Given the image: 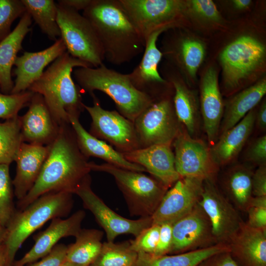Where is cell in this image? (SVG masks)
<instances>
[{
  "label": "cell",
  "mask_w": 266,
  "mask_h": 266,
  "mask_svg": "<svg viewBox=\"0 0 266 266\" xmlns=\"http://www.w3.org/2000/svg\"><path fill=\"white\" fill-rule=\"evenodd\" d=\"M39 176L26 196L17 202L22 210L41 196L50 192L73 194L91 177L89 162L80 150L70 124L60 126Z\"/></svg>",
  "instance_id": "cell-1"
},
{
  "label": "cell",
  "mask_w": 266,
  "mask_h": 266,
  "mask_svg": "<svg viewBox=\"0 0 266 266\" xmlns=\"http://www.w3.org/2000/svg\"><path fill=\"white\" fill-rule=\"evenodd\" d=\"M82 15L91 24L109 63H129L144 50V41L119 0H92Z\"/></svg>",
  "instance_id": "cell-2"
},
{
  "label": "cell",
  "mask_w": 266,
  "mask_h": 266,
  "mask_svg": "<svg viewBox=\"0 0 266 266\" xmlns=\"http://www.w3.org/2000/svg\"><path fill=\"white\" fill-rule=\"evenodd\" d=\"M80 67H92L66 51L53 61L28 90L43 97L59 126L69 124L70 117L79 118L85 109L80 92L72 77L73 68Z\"/></svg>",
  "instance_id": "cell-3"
},
{
  "label": "cell",
  "mask_w": 266,
  "mask_h": 266,
  "mask_svg": "<svg viewBox=\"0 0 266 266\" xmlns=\"http://www.w3.org/2000/svg\"><path fill=\"white\" fill-rule=\"evenodd\" d=\"M72 194L50 192L43 195L22 210H16L6 227L3 244L6 266H12L17 252L26 239L49 220L67 216L73 205Z\"/></svg>",
  "instance_id": "cell-4"
},
{
  "label": "cell",
  "mask_w": 266,
  "mask_h": 266,
  "mask_svg": "<svg viewBox=\"0 0 266 266\" xmlns=\"http://www.w3.org/2000/svg\"><path fill=\"white\" fill-rule=\"evenodd\" d=\"M73 73L82 90L90 94L95 90L106 94L120 113L133 122L154 100L137 90L127 74L109 68L103 64L97 67H77Z\"/></svg>",
  "instance_id": "cell-5"
},
{
  "label": "cell",
  "mask_w": 266,
  "mask_h": 266,
  "mask_svg": "<svg viewBox=\"0 0 266 266\" xmlns=\"http://www.w3.org/2000/svg\"><path fill=\"white\" fill-rule=\"evenodd\" d=\"M91 170L111 175L122 192L131 215L152 217L168 190L154 177L107 163L89 162Z\"/></svg>",
  "instance_id": "cell-6"
},
{
  "label": "cell",
  "mask_w": 266,
  "mask_h": 266,
  "mask_svg": "<svg viewBox=\"0 0 266 266\" xmlns=\"http://www.w3.org/2000/svg\"><path fill=\"white\" fill-rule=\"evenodd\" d=\"M57 22L66 51L73 57L97 67L104 53L91 24L78 11L57 3Z\"/></svg>",
  "instance_id": "cell-7"
},
{
  "label": "cell",
  "mask_w": 266,
  "mask_h": 266,
  "mask_svg": "<svg viewBox=\"0 0 266 266\" xmlns=\"http://www.w3.org/2000/svg\"><path fill=\"white\" fill-rule=\"evenodd\" d=\"M265 59V46L252 36L242 35L231 42L220 56L226 90L230 93L237 90L261 69Z\"/></svg>",
  "instance_id": "cell-8"
},
{
  "label": "cell",
  "mask_w": 266,
  "mask_h": 266,
  "mask_svg": "<svg viewBox=\"0 0 266 266\" xmlns=\"http://www.w3.org/2000/svg\"><path fill=\"white\" fill-rule=\"evenodd\" d=\"M133 123L140 148L159 144L171 146L181 126L173 100L168 97L154 99Z\"/></svg>",
  "instance_id": "cell-9"
},
{
  "label": "cell",
  "mask_w": 266,
  "mask_h": 266,
  "mask_svg": "<svg viewBox=\"0 0 266 266\" xmlns=\"http://www.w3.org/2000/svg\"><path fill=\"white\" fill-rule=\"evenodd\" d=\"M145 42L150 35L163 28L175 26L187 9L180 0H119Z\"/></svg>",
  "instance_id": "cell-10"
},
{
  "label": "cell",
  "mask_w": 266,
  "mask_h": 266,
  "mask_svg": "<svg viewBox=\"0 0 266 266\" xmlns=\"http://www.w3.org/2000/svg\"><path fill=\"white\" fill-rule=\"evenodd\" d=\"M175 166L180 177L216 180L219 167L212 158L210 146L202 140L189 135L181 124L172 142Z\"/></svg>",
  "instance_id": "cell-11"
},
{
  "label": "cell",
  "mask_w": 266,
  "mask_h": 266,
  "mask_svg": "<svg viewBox=\"0 0 266 266\" xmlns=\"http://www.w3.org/2000/svg\"><path fill=\"white\" fill-rule=\"evenodd\" d=\"M92 106L84 105L92 119L90 133L124 153L140 148L133 123L116 111L103 109L94 93Z\"/></svg>",
  "instance_id": "cell-12"
},
{
  "label": "cell",
  "mask_w": 266,
  "mask_h": 266,
  "mask_svg": "<svg viewBox=\"0 0 266 266\" xmlns=\"http://www.w3.org/2000/svg\"><path fill=\"white\" fill-rule=\"evenodd\" d=\"M199 203L209 219L216 243L228 244L244 221L239 211L219 188L216 180L203 181Z\"/></svg>",
  "instance_id": "cell-13"
},
{
  "label": "cell",
  "mask_w": 266,
  "mask_h": 266,
  "mask_svg": "<svg viewBox=\"0 0 266 266\" xmlns=\"http://www.w3.org/2000/svg\"><path fill=\"white\" fill-rule=\"evenodd\" d=\"M91 177L77 189L75 194L82 200L83 206L94 216L106 233L107 241L114 242L122 234L137 236L144 229L152 225L151 217L131 220L123 217L112 210L92 190Z\"/></svg>",
  "instance_id": "cell-14"
},
{
  "label": "cell",
  "mask_w": 266,
  "mask_h": 266,
  "mask_svg": "<svg viewBox=\"0 0 266 266\" xmlns=\"http://www.w3.org/2000/svg\"><path fill=\"white\" fill-rule=\"evenodd\" d=\"M172 239L169 254H177L216 244L211 223L198 203L187 214L172 225Z\"/></svg>",
  "instance_id": "cell-15"
},
{
  "label": "cell",
  "mask_w": 266,
  "mask_h": 266,
  "mask_svg": "<svg viewBox=\"0 0 266 266\" xmlns=\"http://www.w3.org/2000/svg\"><path fill=\"white\" fill-rule=\"evenodd\" d=\"M203 180L180 177L168 190L152 216V225H172L190 212L199 203Z\"/></svg>",
  "instance_id": "cell-16"
},
{
  "label": "cell",
  "mask_w": 266,
  "mask_h": 266,
  "mask_svg": "<svg viewBox=\"0 0 266 266\" xmlns=\"http://www.w3.org/2000/svg\"><path fill=\"white\" fill-rule=\"evenodd\" d=\"M85 215L84 210H79L66 219L51 220L47 229L35 236L32 248L21 259L15 261L12 266H26L33 263L49 253L61 238L75 237L82 229Z\"/></svg>",
  "instance_id": "cell-17"
},
{
  "label": "cell",
  "mask_w": 266,
  "mask_h": 266,
  "mask_svg": "<svg viewBox=\"0 0 266 266\" xmlns=\"http://www.w3.org/2000/svg\"><path fill=\"white\" fill-rule=\"evenodd\" d=\"M27 112L20 116L24 142L47 146L56 138L59 126L52 117L43 97L33 93Z\"/></svg>",
  "instance_id": "cell-18"
},
{
  "label": "cell",
  "mask_w": 266,
  "mask_h": 266,
  "mask_svg": "<svg viewBox=\"0 0 266 266\" xmlns=\"http://www.w3.org/2000/svg\"><path fill=\"white\" fill-rule=\"evenodd\" d=\"M122 154L128 161L142 166L168 189L180 178L171 145H154Z\"/></svg>",
  "instance_id": "cell-19"
},
{
  "label": "cell",
  "mask_w": 266,
  "mask_h": 266,
  "mask_svg": "<svg viewBox=\"0 0 266 266\" xmlns=\"http://www.w3.org/2000/svg\"><path fill=\"white\" fill-rule=\"evenodd\" d=\"M66 49L60 37L51 46L40 51L25 52L17 56L13 70L16 76L11 94H18L28 90L29 87L42 75L44 69Z\"/></svg>",
  "instance_id": "cell-20"
},
{
  "label": "cell",
  "mask_w": 266,
  "mask_h": 266,
  "mask_svg": "<svg viewBox=\"0 0 266 266\" xmlns=\"http://www.w3.org/2000/svg\"><path fill=\"white\" fill-rule=\"evenodd\" d=\"M200 106L204 130L208 142L212 145L219 136L225 106L217 73L212 67L206 70L201 79Z\"/></svg>",
  "instance_id": "cell-21"
},
{
  "label": "cell",
  "mask_w": 266,
  "mask_h": 266,
  "mask_svg": "<svg viewBox=\"0 0 266 266\" xmlns=\"http://www.w3.org/2000/svg\"><path fill=\"white\" fill-rule=\"evenodd\" d=\"M228 245L238 266H266V228H254L243 222Z\"/></svg>",
  "instance_id": "cell-22"
},
{
  "label": "cell",
  "mask_w": 266,
  "mask_h": 266,
  "mask_svg": "<svg viewBox=\"0 0 266 266\" xmlns=\"http://www.w3.org/2000/svg\"><path fill=\"white\" fill-rule=\"evenodd\" d=\"M169 29L163 28L152 33L145 41L144 52L139 64L130 73L127 74L133 85L139 91L153 99L155 97L157 86L167 84L166 80L161 77L158 71V65L163 53L157 46L159 36Z\"/></svg>",
  "instance_id": "cell-23"
},
{
  "label": "cell",
  "mask_w": 266,
  "mask_h": 266,
  "mask_svg": "<svg viewBox=\"0 0 266 266\" xmlns=\"http://www.w3.org/2000/svg\"><path fill=\"white\" fill-rule=\"evenodd\" d=\"M49 151V146L23 142L14 161L16 172L12 181L14 194L18 200L23 199L37 179Z\"/></svg>",
  "instance_id": "cell-24"
},
{
  "label": "cell",
  "mask_w": 266,
  "mask_h": 266,
  "mask_svg": "<svg viewBox=\"0 0 266 266\" xmlns=\"http://www.w3.org/2000/svg\"><path fill=\"white\" fill-rule=\"evenodd\" d=\"M256 113L254 109L251 110L210 146L213 161L219 167L232 163L242 150L255 126Z\"/></svg>",
  "instance_id": "cell-25"
},
{
  "label": "cell",
  "mask_w": 266,
  "mask_h": 266,
  "mask_svg": "<svg viewBox=\"0 0 266 266\" xmlns=\"http://www.w3.org/2000/svg\"><path fill=\"white\" fill-rule=\"evenodd\" d=\"M69 123L79 148L87 158L97 157L103 160L107 163L124 169L141 172L146 171L142 166L128 161L122 153L88 132L80 123L79 118L70 117Z\"/></svg>",
  "instance_id": "cell-26"
},
{
  "label": "cell",
  "mask_w": 266,
  "mask_h": 266,
  "mask_svg": "<svg viewBox=\"0 0 266 266\" xmlns=\"http://www.w3.org/2000/svg\"><path fill=\"white\" fill-rule=\"evenodd\" d=\"M32 19L27 11L22 15L14 29L0 41V89L2 93L10 94L14 86L11 70L22 43L31 31Z\"/></svg>",
  "instance_id": "cell-27"
},
{
  "label": "cell",
  "mask_w": 266,
  "mask_h": 266,
  "mask_svg": "<svg viewBox=\"0 0 266 266\" xmlns=\"http://www.w3.org/2000/svg\"><path fill=\"white\" fill-rule=\"evenodd\" d=\"M253 166L247 163L232 166L224 172L221 191L239 211L246 212L252 198Z\"/></svg>",
  "instance_id": "cell-28"
},
{
  "label": "cell",
  "mask_w": 266,
  "mask_h": 266,
  "mask_svg": "<svg viewBox=\"0 0 266 266\" xmlns=\"http://www.w3.org/2000/svg\"><path fill=\"white\" fill-rule=\"evenodd\" d=\"M266 93V80L263 78L231 98L224 107L219 136L235 126L254 109Z\"/></svg>",
  "instance_id": "cell-29"
},
{
  "label": "cell",
  "mask_w": 266,
  "mask_h": 266,
  "mask_svg": "<svg viewBox=\"0 0 266 266\" xmlns=\"http://www.w3.org/2000/svg\"><path fill=\"white\" fill-rule=\"evenodd\" d=\"M174 90L173 103L179 123L193 137L200 129V116L198 100L193 91L176 76L170 77Z\"/></svg>",
  "instance_id": "cell-30"
},
{
  "label": "cell",
  "mask_w": 266,
  "mask_h": 266,
  "mask_svg": "<svg viewBox=\"0 0 266 266\" xmlns=\"http://www.w3.org/2000/svg\"><path fill=\"white\" fill-rule=\"evenodd\" d=\"M228 251V244L218 243L206 248L170 255L156 256L139 252L135 266H197L214 254Z\"/></svg>",
  "instance_id": "cell-31"
},
{
  "label": "cell",
  "mask_w": 266,
  "mask_h": 266,
  "mask_svg": "<svg viewBox=\"0 0 266 266\" xmlns=\"http://www.w3.org/2000/svg\"><path fill=\"white\" fill-rule=\"evenodd\" d=\"M103 232L95 229H81L75 241L67 245L66 261L81 266H89L99 255Z\"/></svg>",
  "instance_id": "cell-32"
},
{
  "label": "cell",
  "mask_w": 266,
  "mask_h": 266,
  "mask_svg": "<svg viewBox=\"0 0 266 266\" xmlns=\"http://www.w3.org/2000/svg\"><path fill=\"white\" fill-rule=\"evenodd\" d=\"M26 10L51 40L61 36L57 22V3L53 0H21Z\"/></svg>",
  "instance_id": "cell-33"
},
{
  "label": "cell",
  "mask_w": 266,
  "mask_h": 266,
  "mask_svg": "<svg viewBox=\"0 0 266 266\" xmlns=\"http://www.w3.org/2000/svg\"><path fill=\"white\" fill-rule=\"evenodd\" d=\"M171 45L170 48L166 50V53L182 65L189 75L195 78L204 58V45L195 39L184 38L176 40Z\"/></svg>",
  "instance_id": "cell-34"
},
{
  "label": "cell",
  "mask_w": 266,
  "mask_h": 266,
  "mask_svg": "<svg viewBox=\"0 0 266 266\" xmlns=\"http://www.w3.org/2000/svg\"><path fill=\"white\" fill-rule=\"evenodd\" d=\"M137 253L129 240L120 243L104 242L94 261L89 266H135Z\"/></svg>",
  "instance_id": "cell-35"
},
{
  "label": "cell",
  "mask_w": 266,
  "mask_h": 266,
  "mask_svg": "<svg viewBox=\"0 0 266 266\" xmlns=\"http://www.w3.org/2000/svg\"><path fill=\"white\" fill-rule=\"evenodd\" d=\"M23 142L20 116L0 123V165L14 161Z\"/></svg>",
  "instance_id": "cell-36"
},
{
  "label": "cell",
  "mask_w": 266,
  "mask_h": 266,
  "mask_svg": "<svg viewBox=\"0 0 266 266\" xmlns=\"http://www.w3.org/2000/svg\"><path fill=\"white\" fill-rule=\"evenodd\" d=\"M9 165H0V225L6 227L16 211Z\"/></svg>",
  "instance_id": "cell-37"
},
{
  "label": "cell",
  "mask_w": 266,
  "mask_h": 266,
  "mask_svg": "<svg viewBox=\"0 0 266 266\" xmlns=\"http://www.w3.org/2000/svg\"><path fill=\"white\" fill-rule=\"evenodd\" d=\"M26 12L21 0H0V41L10 33L13 22Z\"/></svg>",
  "instance_id": "cell-38"
},
{
  "label": "cell",
  "mask_w": 266,
  "mask_h": 266,
  "mask_svg": "<svg viewBox=\"0 0 266 266\" xmlns=\"http://www.w3.org/2000/svg\"><path fill=\"white\" fill-rule=\"evenodd\" d=\"M33 94L28 90L18 94L0 93V119L7 120L18 116L21 109L29 105Z\"/></svg>",
  "instance_id": "cell-39"
},
{
  "label": "cell",
  "mask_w": 266,
  "mask_h": 266,
  "mask_svg": "<svg viewBox=\"0 0 266 266\" xmlns=\"http://www.w3.org/2000/svg\"><path fill=\"white\" fill-rule=\"evenodd\" d=\"M159 225H152L144 229L133 240H130L131 249L136 252L153 254L157 246L160 233Z\"/></svg>",
  "instance_id": "cell-40"
},
{
  "label": "cell",
  "mask_w": 266,
  "mask_h": 266,
  "mask_svg": "<svg viewBox=\"0 0 266 266\" xmlns=\"http://www.w3.org/2000/svg\"><path fill=\"white\" fill-rule=\"evenodd\" d=\"M243 157L245 163L258 167L266 166V135L254 139L246 148Z\"/></svg>",
  "instance_id": "cell-41"
},
{
  "label": "cell",
  "mask_w": 266,
  "mask_h": 266,
  "mask_svg": "<svg viewBox=\"0 0 266 266\" xmlns=\"http://www.w3.org/2000/svg\"><path fill=\"white\" fill-rule=\"evenodd\" d=\"M192 11L205 20L218 22L221 15L214 2L211 0H192L187 2Z\"/></svg>",
  "instance_id": "cell-42"
},
{
  "label": "cell",
  "mask_w": 266,
  "mask_h": 266,
  "mask_svg": "<svg viewBox=\"0 0 266 266\" xmlns=\"http://www.w3.org/2000/svg\"><path fill=\"white\" fill-rule=\"evenodd\" d=\"M67 245L57 244L47 255L41 260L27 266H60L66 260Z\"/></svg>",
  "instance_id": "cell-43"
},
{
  "label": "cell",
  "mask_w": 266,
  "mask_h": 266,
  "mask_svg": "<svg viewBox=\"0 0 266 266\" xmlns=\"http://www.w3.org/2000/svg\"><path fill=\"white\" fill-rule=\"evenodd\" d=\"M172 225L164 223L160 225L158 241L152 255L161 256L169 253L172 239Z\"/></svg>",
  "instance_id": "cell-44"
},
{
  "label": "cell",
  "mask_w": 266,
  "mask_h": 266,
  "mask_svg": "<svg viewBox=\"0 0 266 266\" xmlns=\"http://www.w3.org/2000/svg\"><path fill=\"white\" fill-rule=\"evenodd\" d=\"M252 190L253 197L266 196V166H258L254 171Z\"/></svg>",
  "instance_id": "cell-45"
},
{
  "label": "cell",
  "mask_w": 266,
  "mask_h": 266,
  "mask_svg": "<svg viewBox=\"0 0 266 266\" xmlns=\"http://www.w3.org/2000/svg\"><path fill=\"white\" fill-rule=\"evenodd\" d=\"M246 213L248 220L246 223L250 227L266 228V207H249Z\"/></svg>",
  "instance_id": "cell-46"
},
{
  "label": "cell",
  "mask_w": 266,
  "mask_h": 266,
  "mask_svg": "<svg viewBox=\"0 0 266 266\" xmlns=\"http://www.w3.org/2000/svg\"><path fill=\"white\" fill-rule=\"evenodd\" d=\"M197 266H238L229 251L214 254L200 262Z\"/></svg>",
  "instance_id": "cell-47"
},
{
  "label": "cell",
  "mask_w": 266,
  "mask_h": 266,
  "mask_svg": "<svg viewBox=\"0 0 266 266\" xmlns=\"http://www.w3.org/2000/svg\"><path fill=\"white\" fill-rule=\"evenodd\" d=\"M58 3L78 11L84 10L90 4L92 0H60Z\"/></svg>",
  "instance_id": "cell-48"
},
{
  "label": "cell",
  "mask_w": 266,
  "mask_h": 266,
  "mask_svg": "<svg viewBox=\"0 0 266 266\" xmlns=\"http://www.w3.org/2000/svg\"><path fill=\"white\" fill-rule=\"evenodd\" d=\"M255 126L261 131H264L266 129V102H262L257 112L256 113Z\"/></svg>",
  "instance_id": "cell-49"
},
{
  "label": "cell",
  "mask_w": 266,
  "mask_h": 266,
  "mask_svg": "<svg viewBox=\"0 0 266 266\" xmlns=\"http://www.w3.org/2000/svg\"><path fill=\"white\" fill-rule=\"evenodd\" d=\"M249 207H266V196L253 197Z\"/></svg>",
  "instance_id": "cell-50"
},
{
  "label": "cell",
  "mask_w": 266,
  "mask_h": 266,
  "mask_svg": "<svg viewBox=\"0 0 266 266\" xmlns=\"http://www.w3.org/2000/svg\"><path fill=\"white\" fill-rule=\"evenodd\" d=\"M234 6L237 9L244 10L250 5L251 0H233Z\"/></svg>",
  "instance_id": "cell-51"
},
{
  "label": "cell",
  "mask_w": 266,
  "mask_h": 266,
  "mask_svg": "<svg viewBox=\"0 0 266 266\" xmlns=\"http://www.w3.org/2000/svg\"><path fill=\"white\" fill-rule=\"evenodd\" d=\"M6 251L5 246L2 243L0 245V266H6Z\"/></svg>",
  "instance_id": "cell-52"
},
{
  "label": "cell",
  "mask_w": 266,
  "mask_h": 266,
  "mask_svg": "<svg viewBox=\"0 0 266 266\" xmlns=\"http://www.w3.org/2000/svg\"><path fill=\"white\" fill-rule=\"evenodd\" d=\"M6 233V227L0 225V245L4 242L5 238Z\"/></svg>",
  "instance_id": "cell-53"
},
{
  "label": "cell",
  "mask_w": 266,
  "mask_h": 266,
  "mask_svg": "<svg viewBox=\"0 0 266 266\" xmlns=\"http://www.w3.org/2000/svg\"><path fill=\"white\" fill-rule=\"evenodd\" d=\"M60 266H81L65 261Z\"/></svg>",
  "instance_id": "cell-54"
},
{
  "label": "cell",
  "mask_w": 266,
  "mask_h": 266,
  "mask_svg": "<svg viewBox=\"0 0 266 266\" xmlns=\"http://www.w3.org/2000/svg\"></svg>",
  "instance_id": "cell-55"
}]
</instances>
